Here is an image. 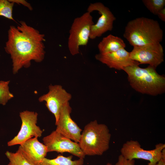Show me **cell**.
<instances>
[{
    "instance_id": "obj_1",
    "label": "cell",
    "mask_w": 165,
    "mask_h": 165,
    "mask_svg": "<svg viewBox=\"0 0 165 165\" xmlns=\"http://www.w3.org/2000/svg\"><path fill=\"white\" fill-rule=\"evenodd\" d=\"M19 23L16 27L10 26L5 47L10 56L14 74L23 67H30L32 61L41 62L45 54L44 35L23 21Z\"/></svg>"
},
{
    "instance_id": "obj_2",
    "label": "cell",
    "mask_w": 165,
    "mask_h": 165,
    "mask_svg": "<svg viewBox=\"0 0 165 165\" xmlns=\"http://www.w3.org/2000/svg\"><path fill=\"white\" fill-rule=\"evenodd\" d=\"M156 69L150 65L141 68L136 65L126 67L123 70L128 75L130 85L136 91L156 96L165 92V77L158 74Z\"/></svg>"
},
{
    "instance_id": "obj_3",
    "label": "cell",
    "mask_w": 165,
    "mask_h": 165,
    "mask_svg": "<svg viewBox=\"0 0 165 165\" xmlns=\"http://www.w3.org/2000/svg\"><path fill=\"white\" fill-rule=\"evenodd\" d=\"M163 36V31L158 22L145 17L129 21L123 34L124 37L133 47L160 43Z\"/></svg>"
},
{
    "instance_id": "obj_4",
    "label": "cell",
    "mask_w": 165,
    "mask_h": 165,
    "mask_svg": "<svg viewBox=\"0 0 165 165\" xmlns=\"http://www.w3.org/2000/svg\"><path fill=\"white\" fill-rule=\"evenodd\" d=\"M111 137L108 127L94 120L85 126L78 143L85 156H101L109 149Z\"/></svg>"
},
{
    "instance_id": "obj_5",
    "label": "cell",
    "mask_w": 165,
    "mask_h": 165,
    "mask_svg": "<svg viewBox=\"0 0 165 165\" xmlns=\"http://www.w3.org/2000/svg\"><path fill=\"white\" fill-rule=\"evenodd\" d=\"M94 24L90 13L87 12L74 19L69 31L68 46L73 56L79 53L80 46H86L91 26Z\"/></svg>"
},
{
    "instance_id": "obj_6",
    "label": "cell",
    "mask_w": 165,
    "mask_h": 165,
    "mask_svg": "<svg viewBox=\"0 0 165 165\" xmlns=\"http://www.w3.org/2000/svg\"><path fill=\"white\" fill-rule=\"evenodd\" d=\"M164 149L165 144L160 143L156 145L153 149L145 150L141 147L138 141L130 140L123 145L120 155L127 160H144L149 161L148 165H154L161 158Z\"/></svg>"
},
{
    "instance_id": "obj_7",
    "label": "cell",
    "mask_w": 165,
    "mask_h": 165,
    "mask_svg": "<svg viewBox=\"0 0 165 165\" xmlns=\"http://www.w3.org/2000/svg\"><path fill=\"white\" fill-rule=\"evenodd\" d=\"M19 116L22 123L20 129L17 135L8 142L9 146L20 145L31 138H40L43 132L37 125V112L25 110L20 112Z\"/></svg>"
},
{
    "instance_id": "obj_8",
    "label": "cell",
    "mask_w": 165,
    "mask_h": 165,
    "mask_svg": "<svg viewBox=\"0 0 165 165\" xmlns=\"http://www.w3.org/2000/svg\"><path fill=\"white\" fill-rule=\"evenodd\" d=\"M42 141L48 152H68L83 159L85 156L78 143L72 141L56 130L44 137Z\"/></svg>"
},
{
    "instance_id": "obj_9",
    "label": "cell",
    "mask_w": 165,
    "mask_h": 165,
    "mask_svg": "<svg viewBox=\"0 0 165 165\" xmlns=\"http://www.w3.org/2000/svg\"><path fill=\"white\" fill-rule=\"evenodd\" d=\"M48 88V92L40 96L38 100L41 102H45L47 109L54 116L56 124L58 120L62 108L69 102L72 96L61 85H50Z\"/></svg>"
},
{
    "instance_id": "obj_10",
    "label": "cell",
    "mask_w": 165,
    "mask_h": 165,
    "mask_svg": "<svg viewBox=\"0 0 165 165\" xmlns=\"http://www.w3.org/2000/svg\"><path fill=\"white\" fill-rule=\"evenodd\" d=\"M130 53L131 58L139 64H148L156 68L164 61L163 50L160 43L134 46Z\"/></svg>"
},
{
    "instance_id": "obj_11",
    "label": "cell",
    "mask_w": 165,
    "mask_h": 165,
    "mask_svg": "<svg viewBox=\"0 0 165 165\" xmlns=\"http://www.w3.org/2000/svg\"><path fill=\"white\" fill-rule=\"evenodd\" d=\"M98 12L101 15L97 23L91 27L90 38L93 39L101 36L108 31H111L116 17L107 7L100 2L90 3L87 9L90 13L94 11Z\"/></svg>"
},
{
    "instance_id": "obj_12",
    "label": "cell",
    "mask_w": 165,
    "mask_h": 165,
    "mask_svg": "<svg viewBox=\"0 0 165 165\" xmlns=\"http://www.w3.org/2000/svg\"><path fill=\"white\" fill-rule=\"evenodd\" d=\"M72 110L69 102L63 106L58 120L55 124L57 126L55 130L73 141L78 143L82 130L72 119L71 116Z\"/></svg>"
},
{
    "instance_id": "obj_13",
    "label": "cell",
    "mask_w": 165,
    "mask_h": 165,
    "mask_svg": "<svg viewBox=\"0 0 165 165\" xmlns=\"http://www.w3.org/2000/svg\"><path fill=\"white\" fill-rule=\"evenodd\" d=\"M95 58L109 68L119 70H123L124 68L129 66L140 64L131 58L130 52L125 48L106 53H99L95 55Z\"/></svg>"
},
{
    "instance_id": "obj_14",
    "label": "cell",
    "mask_w": 165,
    "mask_h": 165,
    "mask_svg": "<svg viewBox=\"0 0 165 165\" xmlns=\"http://www.w3.org/2000/svg\"><path fill=\"white\" fill-rule=\"evenodd\" d=\"M18 150L33 165H38L48 152L46 146L37 137L31 138L20 145Z\"/></svg>"
},
{
    "instance_id": "obj_15",
    "label": "cell",
    "mask_w": 165,
    "mask_h": 165,
    "mask_svg": "<svg viewBox=\"0 0 165 165\" xmlns=\"http://www.w3.org/2000/svg\"><path fill=\"white\" fill-rule=\"evenodd\" d=\"M126 45L121 38L110 34L103 38L98 45L100 53L115 52L125 48Z\"/></svg>"
},
{
    "instance_id": "obj_16",
    "label": "cell",
    "mask_w": 165,
    "mask_h": 165,
    "mask_svg": "<svg viewBox=\"0 0 165 165\" xmlns=\"http://www.w3.org/2000/svg\"><path fill=\"white\" fill-rule=\"evenodd\" d=\"M72 156L66 157L62 155L58 156L57 157L49 159L44 158L38 165H83L84 159L79 158L73 160Z\"/></svg>"
},
{
    "instance_id": "obj_17",
    "label": "cell",
    "mask_w": 165,
    "mask_h": 165,
    "mask_svg": "<svg viewBox=\"0 0 165 165\" xmlns=\"http://www.w3.org/2000/svg\"><path fill=\"white\" fill-rule=\"evenodd\" d=\"M5 155L9 160L8 165H33L18 150L15 152L7 151Z\"/></svg>"
},
{
    "instance_id": "obj_18",
    "label": "cell",
    "mask_w": 165,
    "mask_h": 165,
    "mask_svg": "<svg viewBox=\"0 0 165 165\" xmlns=\"http://www.w3.org/2000/svg\"><path fill=\"white\" fill-rule=\"evenodd\" d=\"M10 81H0V104L5 105L8 101L14 97L13 94L9 90Z\"/></svg>"
},
{
    "instance_id": "obj_19",
    "label": "cell",
    "mask_w": 165,
    "mask_h": 165,
    "mask_svg": "<svg viewBox=\"0 0 165 165\" xmlns=\"http://www.w3.org/2000/svg\"><path fill=\"white\" fill-rule=\"evenodd\" d=\"M143 4L152 13L157 15L158 12L165 7V0H143Z\"/></svg>"
},
{
    "instance_id": "obj_20",
    "label": "cell",
    "mask_w": 165,
    "mask_h": 165,
    "mask_svg": "<svg viewBox=\"0 0 165 165\" xmlns=\"http://www.w3.org/2000/svg\"><path fill=\"white\" fill-rule=\"evenodd\" d=\"M14 4L9 0H0V16L15 21L12 15Z\"/></svg>"
},
{
    "instance_id": "obj_21",
    "label": "cell",
    "mask_w": 165,
    "mask_h": 165,
    "mask_svg": "<svg viewBox=\"0 0 165 165\" xmlns=\"http://www.w3.org/2000/svg\"><path fill=\"white\" fill-rule=\"evenodd\" d=\"M134 160L127 159L120 155L118 157V161L115 165H134Z\"/></svg>"
},
{
    "instance_id": "obj_22",
    "label": "cell",
    "mask_w": 165,
    "mask_h": 165,
    "mask_svg": "<svg viewBox=\"0 0 165 165\" xmlns=\"http://www.w3.org/2000/svg\"><path fill=\"white\" fill-rule=\"evenodd\" d=\"M10 2H12L18 4H20L27 7L30 10H32L33 8L30 4L24 0H9Z\"/></svg>"
},
{
    "instance_id": "obj_23",
    "label": "cell",
    "mask_w": 165,
    "mask_h": 165,
    "mask_svg": "<svg viewBox=\"0 0 165 165\" xmlns=\"http://www.w3.org/2000/svg\"><path fill=\"white\" fill-rule=\"evenodd\" d=\"M157 15H158L159 18L162 21H165V8L164 7L157 13Z\"/></svg>"
},
{
    "instance_id": "obj_24",
    "label": "cell",
    "mask_w": 165,
    "mask_h": 165,
    "mask_svg": "<svg viewBox=\"0 0 165 165\" xmlns=\"http://www.w3.org/2000/svg\"><path fill=\"white\" fill-rule=\"evenodd\" d=\"M154 165H165V149L163 150L161 158Z\"/></svg>"
},
{
    "instance_id": "obj_25",
    "label": "cell",
    "mask_w": 165,
    "mask_h": 165,
    "mask_svg": "<svg viewBox=\"0 0 165 165\" xmlns=\"http://www.w3.org/2000/svg\"><path fill=\"white\" fill-rule=\"evenodd\" d=\"M106 165H112V164L109 163H108L106 164Z\"/></svg>"
}]
</instances>
